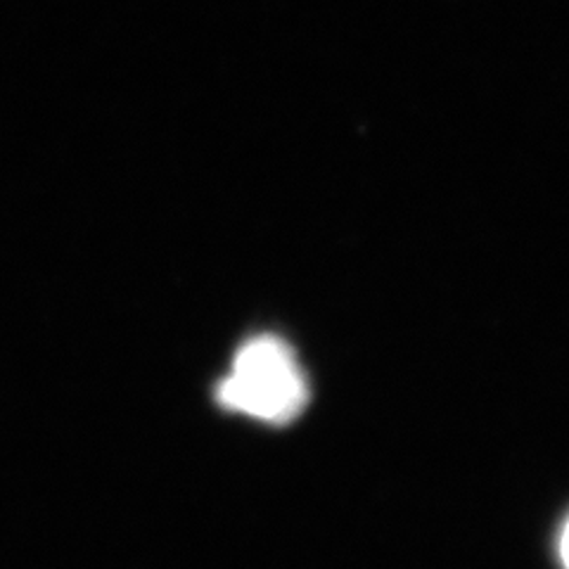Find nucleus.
I'll use <instances>...</instances> for the list:
<instances>
[{"label":"nucleus","mask_w":569,"mask_h":569,"mask_svg":"<svg viewBox=\"0 0 569 569\" xmlns=\"http://www.w3.org/2000/svg\"><path fill=\"white\" fill-rule=\"evenodd\" d=\"M560 560L565 569H569V520L562 527V537H560Z\"/></svg>","instance_id":"f03ea898"},{"label":"nucleus","mask_w":569,"mask_h":569,"mask_svg":"<svg viewBox=\"0 0 569 569\" xmlns=\"http://www.w3.org/2000/svg\"><path fill=\"white\" fill-rule=\"evenodd\" d=\"M223 408L269 425H288L305 411L309 382L297 353L280 337L261 335L240 347L233 368L219 382Z\"/></svg>","instance_id":"f257e3e1"}]
</instances>
